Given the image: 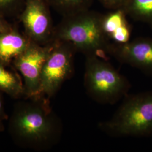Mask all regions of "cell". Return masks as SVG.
I'll use <instances>...</instances> for the list:
<instances>
[{
  "label": "cell",
  "instance_id": "1",
  "mask_svg": "<svg viewBox=\"0 0 152 152\" xmlns=\"http://www.w3.org/2000/svg\"><path fill=\"white\" fill-rule=\"evenodd\" d=\"M29 99L15 104L9 122V132L17 145L45 150L58 141L61 124L50 108L48 99Z\"/></svg>",
  "mask_w": 152,
  "mask_h": 152
},
{
  "label": "cell",
  "instance_id": "2",
  "mask_svg": "<svg viewBox=\"0 0 152 152\" xmlns=\"http://www.w3.org/2000/svg\"><path fill=\"white\" fill-rule=\"evenodd\" d=\"M102 14L91 9L63 17L55 26L53 40L71 42L77 52L106 60L111 44L102 27Z\"/></svg>",
  "mask_w": 152,
  "mask_h": 152
},
{
  "label": "cell",
  "instance_id": "3",
  "mask_svg": "<svg viewBox=\"0 0 152 152\" xmlns=\"http://www.w3.org/2000/svg\"><path fill=\"white\" fill-rule=\"evenodd\" d=\"M99 128L112 136H152V92L127 95L113 117Z\"/></svg>",
  "mask_w": 152,
  "mask_h": 152
},
{
  "label": "cell",
  "instance_id": "4",
  "mask_svg": "<svg viewBox=\"0 0 152 152\" xmlns=\"http://www.w3.org/2000/svg\"><path fill=\"white\" fill-rule=\"evenodd\" d=\"M84 85L87 94L99 103L114 104L127 95L130 85L107 60L86 56Z\"/></svg>",
  "mask_w": 152,
  "mask_h": 152
},
{
  "label": "cell",
  "instance_id": "5",
  "mask_svg": "<svg viewBox=\"0 0 152 152\" xmlns=\"http://www.w3.org/2000/svg\"><path fill=\"white\" fill-rule=\"evenodd\" d=\"M77 52L71 42L53 40V48L44 63L40 78L39 96L49 99L58 92L73 73Z\"/></svg>",
  "mask_w": 152,
  "mask_h": 152
},
{
  "label": "cell",
  "instance_id": "6",
  "mask_svg": "<svg viewBox=\"0 0 152 152\" xmlns=\"http://www.w3.org/2000/svg\"><path fill=\"white\" fill-rule=\"evenodd\" d=\"M47 0H26L18 19L32 42L45 45L53 41L55 26Z\"/></svg>",
  "mask_w": 152,
  "mask_h": 152
},
{
  "label": "cell",
  "instance_id": "7",
  "mask_svg": "<svg viewBox=\"0 0 152 152\" xmlns=\"http://www.w3.org/2000/svg\"><path fill=\"white\" fill-rule=\"evenodd\" d=\"M53 45V41L45 45L32 41L27 49L12 61L16 70L23 77L25 95L28 98L40 97L41 72Z\"/></svg>",
  "mask_w": 152,
  "mask_h": 152
},
{
  "label": "cell",
  "instance_id": "8",
  "mask_svg": "<svg viewBox=\"0 0 152 152\" xmlns=\"http://www.w3.org/2000/svg\"><path fill=\"white\" fill-rule=\"evenodd\" d=\"M108 54L122 63L131 65L152 76L151 38H136L124 44L111 42Z\"/></svg>",
  "mask_w": 152,
  "mask_h": 152
},
{
  "label": "cell",
  "instance_id": "9",
  "mask_svg": "<svg viewBox=\"0 0 152 152\" xmlns=\"http://www.w3.org/2000/svg\"><path fill=\"white\" fill-rule=\"evenodd\" d=\"M123 9L111 10L102 15V27L109 41L116 44H124L130 41L131 27Z\"/></svg>",
  "mask_w": 152,
  "mask_h": 152
},
{
  "label": "cell",
  "instance_id": "10",
  "mask_svg": "<svg viewBox=\"0 0 152 152\" xmlns=\"http://www.w3.org/2000/svg\"><path fill=\"white\" fill-rule=\"evenodd\" d=\"M32 42L24 33L20 32L12 26L0 33V63L8 66L18 56L21 54Z\"/></svg>",
  "mask_w": 152,
  "mask_h": 152
},
{
  "label": "cell",
  "instance_id": "11",
  "mask_svg": "<svg viewBox=\"0 0 152 152\" xmlns=\"http://www.w3.org/2000/svg\"><path fill=\"white\" fill-rule=\"evenodd\" d=\"M0 63V91L15 98L25 95L24 83L18 74Z\"/></svg>",
  "mask_w": 152,
  "mask_h": 152
},
{
  "label": "cell",
  "instance_id": "12",
  "mask_svg": "<svg viewBox=\"0 0 152 152\" xmlns=\"http://www.w3.org/2000/svg\"><path fill=\"white\" fill-rule=\"evenodd\" d=\"M123 9L133 20L152 25V0H129Z\"/></svg>",
  "mask_w": 152,
  "mask_h": 152
},
{
  "label": "cell",
  "instance_id": "13",
  "mask_svg": "<svg viewBox=\"0 0 152 152\" xmlns=\"http://www.w3.org/2000/svg\"><path fill=\"white\" fill-rule=\"evenodd\" d=\"M51 8L63 17L90 9L94 0H47Z\"/></svg>",
  "mask_w": 152,
  "mask_h": 152
},
{
  "label": "cell",
  "instance_id": "14",
  "mask_svg": "<svg viewBox=\"0 0 152 152\" xmlns=\"http://www.w3.org/2000/svg\"><path fill=\"white\" fill-rule=\"evenodd\" d=\"M26 0H0V16L18 18L25 5Z\"/></svg>",
  "mask_w": 152,
  "mask_h": 152
},
{
  "label": "cell",
  "instance_id": "15",
  "mask_svg": "<svg viewBox=\"0 0 152 152\" xmlns=\"http://www.w3.org/2000/svg\"><path fill=\"white\" fill-rule=\"evenodd\" d=\"M104 7L110 10L123 9L129 0H99Z\"/></svg>",
  "mask_w": 152,
  "mask_h": 152
},
{
  "label": "cell",
  "instance_id": "16",
  "mask_svg": "<svg viewBox=\"0 0 152 152\" xmlns=\"http://www.w3.org/2000/svg\"><path fill=\"white\" fill-rule=\"evenodd\" d=\"M12 25L6 20L5 18L0 16V33L12 27Z\"/></svg>",
  "mask_w": 152,
  "mask_h": 152
},
{
  "label": "cell",
  "instance_id": "17",
  "mask_svg": "<svg viewBox=\"0 0 152 152\" xmlns=\"http://www.w3.org/2000/svg\"><path fill=\"white\" fill-rule=\"evenodd\" d=\"M3 102H2V99L1 98V95H0V115H1L2 117H3L5 119L7 118L6 115L5 113L4 112V108L3 107Z\"/></svg>",
  "mask_w": 152,
  "mask_h": 152
},
{
  "label": "cell",
  "instance_id": "18",
  "mask_svg": "<svg viewBox=\"0 0 152 152\" xmlns=\"http://www.w3.org/2000/svg\"><path fill=\"white\" fill-rule=\"evenodd\" d=\"M5 120L3 117L0 115V132H2L5 130V127L3 123V120Z\"/></svg>",
  "mask_w": 152,
  "mask_h": 152
},
{
  "label": "cell",
  "instance_id": "19",
  "mask_svg": "<svg viewBox=\"0 0 152 152\" xmlns=\"http://www.w3.org/2000/svg\"><path fill=\"white\" fill-rule=\"evenodd\" d=\"M151 26V28L152 29V25H151V26Z\"/></svg>",
  "mask_w": 152,
  "mask_h": 152
}]
</instances>
